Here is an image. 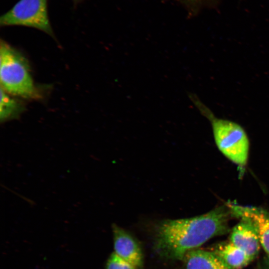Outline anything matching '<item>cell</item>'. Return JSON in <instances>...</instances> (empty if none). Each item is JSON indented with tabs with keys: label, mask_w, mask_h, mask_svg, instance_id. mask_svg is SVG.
<instances>
[{
	"label": "cell",
	"mask_w": 269,
	"mask_h": 269,
	"mask_svg": "<svg viewBox=\"0 0 269 269\" xmlns=\"http://www.w3.org/2000/svg\"><path fill=\"white\" fill-rule=\"evenodd\" d=\"M231 216L227 204L193 217L160 220L153 226V250L163 259L182 261L188 252L227 233Z\"/></svg>",
	"instance_id": "1"
},
{
	"label": "cell",
	"mask_w": 269,
	"mask_h": 269,
	"mask_svg": "<svg viewBox=\"0 0 269 269\" xmlns=\"http://www.w3.org/2000/svg\"><path fill=\"white\" fill-rule=\"evenodd\" d=\"M0 87L6 92L27 99L39 97L27 60L2 40L0 45Z\"/></svg>",
	"instance_id": "2"
},
{
	"label": "cell",
	"mask_w": 269,
	"mask_h": 269,
	"mask_svg": "<svg viewBox=\"0 0 269 269\" xmlns=\"http://www.w3.org/2000/svg\"><path fill=\"white\" fill-rule=\"evenodd\" d=\"M190 98L211 122L215 143L220 151L230 160L245 166L248 159L249 140L244 129L237 123L215 118L194 95Z\"/></svg>",
	"instance_id": "3"
},
{
	"label": "cell",
	"mask_w": 269,
	"mask_h": 269,
	"mask_svg": "<svg viewBox=\"0 0 269 269\" xmlns=\"http://www.w3.org/2000/svg\"><path fill=\"white\" fill-rule=\"evenodd\" d=\"M0 25L31 27L54 35L48 15L47 0H19L1 16Z\"/></svg>",
	"instance_id": "4"
},
{
	"label": "cell",
	"mask_w": 269,
	"mask_h": 269,
	"mask_svg": "<svg viewBox=\"0 0 269 269\" xmlns=\"http://www.w3.org/2000/svg\"><path fill=\"white\" fill-rule=\"evenodd\" d=\"M112 227L114 253L136 269H143V255L138 242L116 224Z\"/></svg>",
	"instance_id": "5"
},
{
	"label": "cell",
	"mask_w": 269,
	"mask_h": 269,
	"mask_svg": "<svg viewBox=\"0 0 269 269\" xmlns=\"http://www.w3.org/2000/svg\"><path fill=\"white\" fill-rule=\"evenodd\" d=\"M230 241L243 251L252 261L258 255L261 245L256 227L246 219H241L232 229Z\"/></svg>",
	"instance_id": "6"
},
{
	"label": "cell",
	"mask_w": 269,
	"mask_h": 269,
	"mask_svg": "<svg viewBox=\"0 0 269 269\" xmlns=\"http://www.w3.org/2000/svg\"><path fill=\"white\" fill-rule=\"evenodd\" d=\"M228 204L233 216L240 219H248L254 224L258 232L261 245L269 257V214L257 207Z\"/></svg>",
	"instance_id": "7"
},
{
	"label": "cell",
	"mask_w": 269,
	"mask_h": 269,
	"mask_svg": "<svg viewBox=\"0 0 269 269\" xmlns=\"http://www.w3.org/2000/svg\"><path fill=\"white\" fill-rule=\"evenodd\" d=\"M182 261L185 269H232L211 251L198 249L191 250Z\"/></svg>",
	"instance_id": "8"
},
{
	"label": "cell",
	"mask_w": 269,
	"mask_h": 269,
	"mask_svg": "<svg viewBox=\"0 0 269 269\" xmlns=\"http://www.w3.org/2000/svg\"><path fill=\"white\" fill-rule=\"evenodd\" d=\"M232 269H241L252 261L246 254L230 241L216 245L212 250Z\"/></svg>",
	"instance_id": "9"
},
{
	"label": "cell",
	"mask_w": 269,
	"mask_h": 269,
	"mask_svg": "<svg viewBox=\"0 0 269 269\" xmlns=\"http://www.w3.org/2000/svg\"><path fill=\"white\" fill-rule=\"evenodd\" d=\"M25 110L24 105L12 98L0 87V122L17 119Z\"/></svg>",
	"instance_id": "10"
},
{
	"label": "cell",
	"mask_w": 269,
	"mask_h": 269,
	"mask_svg": "<svg viewBox=\"0 0 269 269\" xmlns=\"http://www.w3.org/2000/svg\"><path fill=\"white\" fill-rule=\"evenodd\" d=\"M106 269H136L134 266L119 257L114 252L108 258Z\"/></svg>",
	"instance_id": "11"
},
{
	"label": "cell",
	"mask_w": 269,
	"mask_h": 269,
	"mask_svg": "<svg viewBox=\"0 0 269 269\" xmlns=\"http://www.w3.org/2000/svg\"><path fill=\"white\" fill-rule=\"evenodd\" d=\"M189 0L195 1V0Z\"/></svg>",
	"instance_id": "12"
},
{
	"label": "cell",
	"mask_w": 269,
	"mask_h": 269,
	"mask_svg": "<svg viewBox=\"0 0 269 269\" xmlns=\"http://www.w3.org/2000/svg\"></svg>",
	"instance_id": "13"
}]
</instances>
